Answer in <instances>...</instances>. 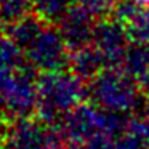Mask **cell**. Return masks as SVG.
<instances>
[{"mask_svg":"<svg viewBox=\"0 0 149 149\" xmlns=\"http://www.w3.org/2000/svg\"><path fill=\"white\" fill-rule=\"evenodd\" d=\"M125 116L104 111L93 103H80L63 117L58 123V132L66 141L82 146L98 135H122L130 122Z\"/></svg>","mask_w":149,"mask_h":149,"instance_id":"cell-2","label":"cell"},{"mask_svg":"<svg viewBox=\"0 0 149 149\" xmlns=\"http://www.w3.org/2000/svg\"><path fill=\"white\" fill-rule=\"evenodd\" d=\"M130 42L149 43V2L141 7L125 24Z\"/></svg>","mask_w":149,"mask_h":149,"instance_id":"cell-15","label":"cell"},{"mask_svg":"<svg viewBox=\"0 0 149 149\" xmlns=\"http://www.w3.org/2000/svg\"><path fill=\"white\" fill-rule=\"evenodd\" d=\"M106 68L107 66H106V61H104L103 55L98 52V48L93 43L71 52L69 71L74 72L80 80L91 82Z\"/></svg>","mask_w":149,"mask_h":149,"instance_id":"cell-9","label":"cell"},{"mask_svg":"<svg viewBox=\"0 0 149 149\" xmlns=\"http://www.w3.org/2000/svg\"><path fill=\"white\" fill-rule=\"evenodd\" d=\"M26 63L40 72L63 71L69 68L71 50L55 24H47L45 29L24 50Z\"/></svg>","mask_w":149,"mask_h":149,"instance_id":"cell-5","label":"cell"},{"mask_svg":"<svg viewBox=\"0 0 149 149\" xmlns=\"http://www.w3.org/2000/svg\"><path fill=\"white\" fill-rule=\"evenodd\" d=\"M87 96L98 107L117 114L141 109L144 100L138 82L120 68H106L96 75L88 85Z\"/></svg>","mask_w":149,"mask_h":149,"instance_id":"cell-3","label":"cell"},{"mask_svg":"<svg viewBox=\"0 0 149 149\" xmlns=\"http://www.w3.org/2000/svg\"><path fill=\"white\" fill-rule=\"evenodd\" d=\"M120 69L138 80L149 69V43L130 42L125 55H123Z\"/></svg>","mask_w":149,"mask_h":149,"instance_id":"cell-11","label":"cell"},{"mask_svg":"<svg viewBox=\"0 0 149 149\" xmlns=\"http://www.w3.org/2000/svg\"><path fill=\"white\" fill-rule=\"evenodd\" d=\"M136 82H138L139 88H141V93L144 95V98H148V100H149V69Z\"/></svg>","mask_w":149,"mask_h":149,"instance_id":"cell-17","label":"cell"},{"mask_svg":"<svg viewBox=\"0 0 149 149\" xmlns=\"http://www.w3.org/2000/svg\"><path fill=\"white\" fill-rule=\"evenodd\" d=\"M24 50L8 36L0 34V69L15 71L24 66Z\"/></svg>","mask_w":149,"mask_h":149,"instance_id":"cell-12","label":"cell"},{"mask_svg":"<svg viewBox=\"0 0 149 149\" xmlns=\"http://www.w3.org/2000/svg\"><path fill=\"white\" fill-rule=\"evenodd\" d=\"M75 2L77 0H32L34 13L39 15L45 23L58 24Z\"/></svg>","mask_w":149,"mask_h":149,"instance_id":"cell-13","label":"cell"},{"mask_svg":"<svg viewBox=\"0 0 149 149\" xmlns=\"http://www.w3.org/2000/svg\"><path fill=\"white\" fill-rule=\"evenodd\" d=\"M43 120L15 119L2 133L3 149H59V132Z\"/></svg>","mask_w":149,"mask_h":149,"instance_id":"cell-6","label":"cell"},{"mask_svg":"<svg viewBox=\"0 0 149 149\" xmlns=\"http://www.w3.org/2000/svg\"><path fill=\"white\" fill-rule=\"evenodd\" d=\"M116 2L117 0H77V3L80 7H84L96 19H103V18L111 16Z\"/></svg>","mask_w":149,"mask_h":149,"instance_id":"cell-16","label":"cell"},{"mask_svg":"<svg viewBox=\"0 0 149 149\" xmlns=\"http://www.w3.org/2000/svg\"><path fill=\"white\" fill-rule=\"evenodd\" d=\"M31 13H34L32 0H0V27L7 29Z\"/></svg>","mask_w":149,"mask_h":149,"instance_id":"cell-14","label":"cell"},{"mask_svg":"<svg viewBox=\"0 0 149 149\" xmlns=\"http://www.w3.org/2000/svg\"><path fill=\"white\" fill-rule=\"evenodd\" d=\"M91 43L103 55L107 68H120L123 55L130 45V37L125 26L111 16L98 19Z\"/></svg>","mask_w":149,"mask_h":149,"instance_id":"cell-7","label":"cell"},{"mask_svg":"<svg viewBox=\"0 0 149 149\" xmlns=\"http://www.w3.org/2000/svg\"><path fill=\"white\" fill-rule=\"evenodd\" d=\"M34 71L29 64L15 71L0 69V112L23 119L37 111L39 90L37 80L32 77Z\"/></svg>","mask_w":149,"mask_h":149,"instance_id":"cell-4","label":"cell"},{"mask_svg":"<svg viewBox=\"0 0 149 149\" xmlns=\"http://www.w3.org/2000/svg\"><path fill=\"white\" fill-rule=\"evenodd\" d=\"M96 23V18H93L84 7H80L75 2L55 26L61 32L69 50L74 52V50L90 45L93 42V32Z\"/></svg>","mask_w":149,"mask_h":149,"instance_id":"cell-8","label":"cell"},{"mask_svg":"<svg viewBox=\"0 0 149 149\" xmlns=\"http://www.w3.org/2000/svg\"><path fill=\"white\" fill-rule=\"evenodd\" d=\"M39 104L37 112L48 125H58L63 117L82 103L87 90L84 80L71 71L42 72L37 79Z\"/></svg>","mask_w":149,"mask_h":149,"instance_id":"cell-1","label":"cell"},{"mask_svg":"<svg viewBox=\"0 0 149 149\" xmlns=\"http://www.w3.org/2000/svg\"><path fill=\"white\" fill-rule=\"evenodd\" d=\"M48 23L42 19L39 15L36 13H31L27 16H24L23 19L13 23L11 26H8L5 29V32L18 43L23 50H26L27 47L32 43V40L45 29V26Z\"/></svg>","mask_w":149,"mask_h":149,"instance_id":"cell-10","label":"cell"}]
</instances>
